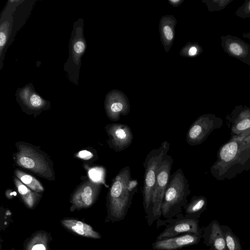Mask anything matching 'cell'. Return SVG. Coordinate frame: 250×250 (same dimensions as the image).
<instances>
[{
  "instance_id": "1",
  "label": "cell",
  "mask_w": 250,
  "mask_h": 250,
  "mask_svg": "<svg viewBox=\"0 0 250 250\" xmlns=\"http://www.w3.org/2000/svg\"><path fill=\"white\" fill-rule=\"evenodd\" d=\"M210 171L219 181L231 179L244 171H250V131L231 136L219 148L216 160Z\"/></svg>"
},
{
  "instance_id": "2",
  "label": "cell",
  "mask_w": 250,
  "mask_h": 250,
  "mask_svg": "<svg viewBox=\"0 0 250 250\" xmlns=\"http://www.w3.org/2000/svg\"><path fill=\"white\" fill-rule=\"evenodd\" d=\"M138 183L132 179L129 166L122 168L113 179L107 197L108 214L115 221L125 215L133 195L138 189Z\"/></svg>"
},
{
  "instance_id": "3",
  "label": "cell",
  "mask_w": 250,
  "mask_h": 250,
  "mask_svg": "<svg viewBox=\"0 0 250 250\" xmlns=\"http://www.w3.org/2000/svg\"><path fill=\"white\" fill-rule=\"evenodd\" d=\"M190 193L189 184L182 169L171 174L167 185L161 208V215L170 218L182 211Z\"/></svg>"
},
{
  "instance_id": "4",
  "label": "cell",
  "mask_w": 250,
  "mask_h": 250,
  "mask_svg": "<svg viewBox=\"0 0 250 250\" xmlns=\"http://www.w3.org/2000/svg\"><path fill=\"white\" fill-rule=\"evenodd\" d=\"M170 143L163 142L157 148L151 150L143 164L145 169L142 194L143 205L147 213H150L153 189L156 182V172L164 158L167 155Z\"/></svg>"
},
{
  "instance_id": "5",
  "label": "cell",
  "mask_w": 250,
  "mask_h": 250,
  "mask_svg": "<svg viewBox=\"0 0 250 250\" xmlns=\"http://www.w3.org/2000/svg\"><path fill=\"white\" fill-rule=\"evenodd\" d=\"M79 21L74 24L73 30L69 44V56L64 65V70L69 75L70 80L78 82L81 60L85 51L86 42L83 37V28L79 23Z\"/></svg>"
},
{
  "instance_id": "6",
  "label": "cell",
  "mask_w": 250,
  "mask_h": 250,
  "mask_svg": "<svg viewBox=\"0 0 250 250\" xmlns=\"http://www.w3.org/2000/svg\"><path fill=\"white\" fill-rule=\"evenodd\" d=\"M223 125V120L213 114L201 115L189 127L186 134V142L191 146L201 145L211 132Z\"/></svg>"
},
{
  "instance_id": "7",
  "label": "cell",
  "mask_w": 250,
  "mask_h": 250,
  "mask_svg": "<svg viewBox=\"0 0 250 250\" xmlns=\"http://www.w3.org/2000/svg\"><path fill=\"white\" fill-rule=\"evenodd\" d=\"M18 148L16 162L19 166L46 179H52L51 168L42 155L29 146L20 145Z\"/></svg>"
},
{
  "instance_id": "8",
  "label": "cell",
  "mask_w": 250,
  "mask_h": 250,
  "mask_svg": "<svg viewBox=\"0 0 250 250\" xmlns=\"http://www.w3.org/2000/svg\"><path fill=\"white\" fill-rule=\"evenodd\" d=\"M173 159L167 155L161 163L156 172L155 184L153 189L150 213L155 218L161 215L162 203L171 170Z\"/></svg>"
},
{
  "instance_id": "9",
  "label": "cell",
  "mask_w": 250,
  "mask_h": 250,
  "mask_svg": "<svg viewBox=\"0 0 250 250\" xmlns=\"http://www.w3.org/2000/svg\"><path fill=\"white\" fill-rule=\"evenodd\" d=\"M106 132L109 137L107 141L110 148L116 152L122 151L132 144L133 135L130 127L123 123L107 125Z\"/></svg>"
},
{
  "instance_id": "10",
  "label": "cell",
  "mask_w": 250,
  "mask_h": 250,
  "mask_svg": "<svg viewBox=\"0 0 250 250\" xmlns=\"http://www.w3.org/2000/svg\"><path fill=\"white\" fill-rule=\"evenodd\" d=\"M101 187L100 184L91 181H87L81 186L72 197L71 211L91 206L98 197Z\"/></svg>"
},
{
  "instance_id": "11",
  "label": "cell",
  "mask_w": 250,
  "mask_h": 250,
  "mask_svg": "<svg viewBox=\"0 0 250 250\" xmlns=\"http://www.w3.org/2000/svg\"><path fill=\"white\" fill-rule=\"evenodd\" d=\"M220 38L221 46L226 53L250 66V45L229 34L222 35Z\"/></svg>"
},
{
  "instance_id": "12",
  "label": "cell",
  "mask_w": 250,
  "mask_h": 250,
  "mask_svg": "<svg viewBox=\"0 0 250 250\" xmlns=\"http://www.w3.org/2000/svg\"><path fill=\"white\" fill-rule=\"evenodd\" d=\"M198 219L185 218L177 220L167 226L157 236L156 240L167 239L187 233L202 235L203 228L199 225Z\"/></svg>"
},
{
  "instance_id": "13",
  "label": "cell",
  "mask_w": 250,
  "mask_h": 250,
  "mask_svg": "<svg viewBox=\"0 0 250 250\" xmlns=\"http://www.w3.org/2000/svg\"><path fill=\"white\" fill-rule=\"evenodd\" d=\"M226 118L230 124L231 136L250 131V107L242 104L236 105Z\"/></svg>"
},
{
  "instance_id": "14",
  "label": "cell",
  "mask_w": 250,
  "mask_h": 250,
  "mask_svg": "<svg viewBox=\"0 0 250 250\" xmlns=\"http://www.w3.org/2000/svg\"><path fill=\"white\" fill-rule=\"evenodd\" d=\"M202 235L187 233L175 237L156 240L152 244L155 250H177L183 247L198 244Z\"/></svg>"
},
{
  "instance_id": "15",
  "label": "cell",
  "mask_w": 250,
  "mask_h": 250,
  "mask_svg": "<svg viewBox=\"0 0 250 250\" xmlns=\"http://www.w3.org/2000/svg\"><path fill=\"white\" fill-rule=\"evenodd\" d=\"M202 238L209 250H227L221 225L216 220L203 228Z\"/></svg>"
},
{
  "instance_id": "16",
  "label": "cell",
  "mask_w": 250,
  "mask_h": 250,
  "mask_svg": "<svg viewBox=\"0 0 250 250\" xmlns=\"http://www.w3.org/2000/svg\"><path fill=\"white\" fill-rule=\"evenodd\" d=\"M19 0H10L6 5L0 19V56H4V48L8 43L9 37L12 36V14L19 5Z\"/></svg>"
},
{
  "instance_id": "17",
  "label": "cell",
  "mask_w": 250,
  "mask_h": 250,
  "mask_svg": "<svg viewBox=\"0 0 250 250\" xmlns=\"http://www.w3.org/2000/svg\"><path fill=\"white\" fill-rule=\"evenodd\" d=\"M17 92L20 101L30 109L39 110L46 105L47 102L36 93L32 84L20 88Z\"/></svg>"
},
{
  "instance_id": "18",
  "label": "cell",
  "mask_w": 250,
  "mask_h": 250,
  "mask_svg": "<svg viewBox=\"0 0 250 250\" xmlns=\"http://www.w3.org/2000/svg\"><path fill=\"white\" fill-rule=\"evenodd\" d=\"M61 224L70 231L78 235L93 239H100L101 235L92 227L78 220L64 218L61 221Z\"/></svg>"
},
{
  "instance_id": "19",
  "label": "cell",
  "mask_w": 250,
  "mask_h": 250,
  "mask_svg": "<svg viewBox=\"0 0 250 250\" xmlns=\"http://www.w3.org/2000/svg\"><path fill=\"white\" fill-rule=\"evenodd\" d=\"M51 240L50 235L44 231H38L27 240L24 250H48Z\"/></svg>"
},
{
  "instance_id": "20",
  "label": "cell",
  "mask_w": 250,
  "mask_h": 250,
  "mask_svg": "<svg viewBox=\"0 0 250 250\" xmlns=\"http://www.w3.org/2000/svg\"><path fill=\"white\" fill-rule=\"evenodd\" d=\"M207 199L202 195L193 196L185 207L186 216L188 218L198 219L206 209Z\"/></svg>"
},
{
  "instance_id": "21",
  "label": "cell",
  "mask_w": 250,
  "mask_h": 250,
  "mask_svg": "<svg viewBox=\"0 0 250 250\" xmlns=\"http://www.w3.org/2000/svg\"><path fill=\"white\" fill-rule=\"evenodd\" d=\"M14 181L17 190L27 207L30 208L34 207L40 195L38 192L33 191L18 179L15 178Z\"/></svg>"
},
{
  "instance_id": "22",
  "label": "cell",
  "mask_w": 250,
  "mask_h": 250,
  "mask_svg": "<svg viewBox=\"0 0 250 250\" xmlns=\"http://www.w3.org/2000/svg\"><path fill=\"white\" fill-rule=\"evenodd\" d=\"M15 175L19 180L30 189L36 192L43 191V187L40 182L32 175L18 169L15 170Z\"/></svg>"
},
{
  "instance_id": "23",
  "label": "cell",
  "mask_w": 250,
  "mask_h": 250,
  "mask_svg": "<svg viewBox=\"0 0 250 250\" xmlns=\"http://www.w3.org/2000/svg\"><path fill=\"white\" fill-rule=\"evenodd\" d=\"M227 250H243L239 238L227 225H221Z\"/></svg>"
},
{
  "instance_id": "24",
  "label": "cell",
  "mask_w": 250,
  "mask_h": 250,
  "mask_svg": "<svg viewBox=\"0 0 250 250\" xmlns=\"http://www.w3.org/2000/svg\"><path fill=\"white\" fill-rule=\"evenodd\" d=\"M234 0H208L205 2L211 12L220 11L226 8Z\"/></svg>"
},
{
  "instance_id": "25",
  "label": "cell",
  "mask_w": 250,
  "mask_h": 250,
  "mask_svg": "<svg viewBox=\"0 0 250 250\" xmlns=\"http://www.w3.org/2000/svg\"><path fill=\"white\" fill-rule=\"evenodd\" d=\"M234 15L243 19L250 18V0H245L236 10Z\"/></svg>"
},
{
  "instance_id": "26",
  "label": "cell",
  "mask_w": 250,
  "mask_h": 250,
  "mask_svg": "<svg viewBox=\"0 0 250 250\" xmlns=\"http://www.w3.org/2000/svg\"><path fill=\"white\" fill-rule=\"evenodd\" d=\"M163 31L164 35L168 40H171L173 38V32L169 26H165L164 27Z\"/></svg>"
},
{
  "instance_id": "27",
  "label": "cell",
  "mask_w": 250,
  "mask_h": 250,
  "mask_svg": "<svg viewBox=\"0 0 250 250\" xmlns=\"http://www.w3.org/2000/svg\"><path fill=\"white\" fill-rule=\"evenodd\" d=\"M93 154L87 150H82L78 153V156L82 159H88L93 157Z\"/></svg>"
},
{
  "instance_id": "28",
  "label": "cell",
  "mask_w": 250,
  "mask_h": 250,
  "mask_svg": "<svg viewBox=\"0 0 250 250\" xmlns=\"http://www.w3.org/2000/svg\"><path fill=\"white\" fill-rule=\"evenodd\" d=\"M197 49L196 47L192 46L191 47L189 51H188V54L190 56H193L197 54Z\"/></svg>"
},
{
  "instance_id": "29",
  "label": "cell",
  "mask_w": 250,
  "mask_h": 250,
  "mask_svg": "<svg viewBox=\"0 0 250 250\" xmlns=\"http://www.w3.org/2000/svg\"><path fill=\"white\" fill-rule=\"evenodd\" d=\"M242 36L244 38L248 39L249 40H250V30H249L248 32L243 33L242 34Z\"/></svg>"
},
{
  "instance_id": "30",
  "label": "cell",
  "mask_w": 250,
  "mask_h": 250,
  "mask_svg": "<svg viewBox=\"0 0 250 250\" xmlns=\"http://www.w3.org/2000/svg\"><path fill=\"white\" fill-rule=\"evenodd\" d=\"M172 2H178V0H171Z\"/></svg>"
},
{
  "instance_id": "31",
  "label": "cell",
  "mask_w": 250,
  "mask_h": 250,
  "mask_svg": "<svg viewBox=\"0 0 250 250\" xmlns=\"http://www.w3.org/2000/svg\"><path fill=\"white\" fill-rule=\"evenodd\" d=\"M10 250H15V249L13 248V249H11Z\"/></svg>"
},
{
  "instance_id": "32",
  "label": "cell",
  "mask_w": 250,
  "mask_h": 250,
  "mask_svg": "<svg viewBox=\"0 0 250 250\" xmlns=\"http://www.w3.org/2000/svg\"><path fill=\"white\" fill-rule=\"evenodd\" d=\"M249 78H250V73H249Z\"/></svg>"
}]
</instances>
